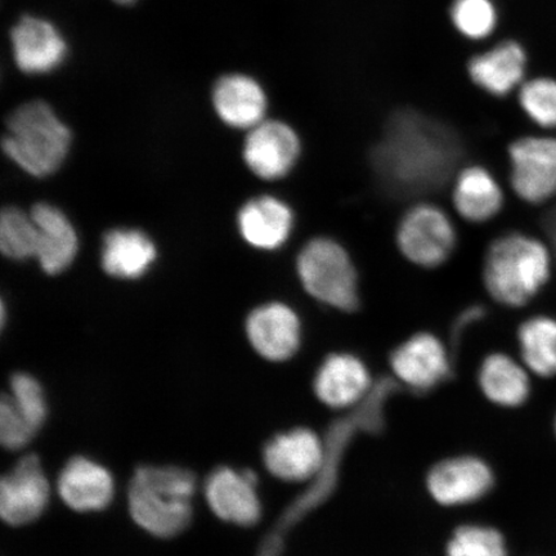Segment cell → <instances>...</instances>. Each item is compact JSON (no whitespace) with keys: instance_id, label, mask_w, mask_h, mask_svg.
Wrapping results in <instances>:
<instances>
[{"instance_id":"6da1fadb","label":"cell","mask_w":556,"mask_h":556,"mask_svg":"<svg viewBox=\"0 0 556 556\" xmlns=\"http://www.w3.org/2000/svg\"><path fill=\"white\" fill-rule=\"evenodd\" d=\"M460 152L456 137L442 125L405 114L389 123L372 151V164L393 193L417 197L447 182Z\"/></svg>"},{"instance_id":"7a4b0ae2","label":"cell","mask_w":556,"mask_h":556,"mask_svg":"<svg viewBox=\"0 0 556 556\" xmlns=\"http://www.w3.org/2000/svg\"><path fill=\"white\" fill-rule=\"evenodd\" d=\"M197 475L178 465H141L131 476L127 503L135 525L150 536L169 540L193 520Z\"/></svg>"},{"instance_id":"3957f363","label":"cell","mask_w":556,"mask_h":556,"mask_svg":"<svg viewBox=\"0 0 556 556\" xmlns=\"http://www.w3.org/2000/svg\"><path fill=\"white\" fill-rule=\"evenodd\" d=\"M553 261L552 247L532 235L498 236L486 248L483 258L486 294L503 307H526L551 281Z\"/></svg>"},{"instance_id":"277c9868","label":"cell","mask_w":556,"mask_h":556,"mask_svg":"<svg viewBox=\"0 0 556 556\" xmlns=\"http://www.w3.org/2000/svg\"><path fill=\"white\" fill-rule=\"evenodd\" d=\"M70 146L72 131L43 101L23 104L7 121L4 154L33 177H48L58 170Z\"/></svg>"},{"instance_id":"5b68a950","label":"cell","mask_w":556,"mask_h":556,"mask_svg":"<svg viewBox=\"0 0 556 556\" xmlns=\"http://www.w3.org/2000/svg\"><path fill=\"white\" fill-rule=\"evenodd\" d=\"M296 274L313 301L344 313L359 308V276L352 255L342 242L316 236L296 256Z\"/></svg>"},{"instance_id":"8992f818","label":"cell","mask_w":556,"mask_h":556,"mask_svg":"<svg viewBox=\"0 0 556 556\" xmlns=\"http://www.w3.org/2000/svg\"><path fill=\"white\" fill-rule=\"evenodd\" d=\"M395 245L414 266H443L457 247V231L450 214L440 205L420 201L408 207L395 228Z\"/></svg>"},{"instance_id":"52a82bcc","label":"cell","mask_w":556,"mask_h":556,"mask_svg":"<svg viewBox=\"0 0 556 556\" xmlns=\"http://www.w3.org/2000/svg\"><path fill=\"white\" fill-rule=\"evenodd\" d=\"M510 187L530 205H542L556 199V137L526 136L507 149Z\"/></svg>"},{"instance_id":"ba28073f","label":"cell","mask_w":556,"mask_h":556,"mask_svg":"<svg viewBox=\"0 0 556 556\" xmlns=\"http://www.w3.org/2000/svg\"><path fill=\"white\" fill-rule=\"evenodd\" d=\"M328 446L324 438L305 427L281 432L264 444V468L278 481L307 483L321 476L328 464Z\"/></svg>"},{"instance_id":"9c48e42d","label":"cell","mask_w":556,"mask_h":556,"mask_svg":"<svg viewBox=\"0 0 556 556\" xmlns=\"http://www.w3.org/2000/svg\"><path fill=\"white\" fill-rule=\"evenodd\" d=\"M51 496L52 485L40 457L24 455L0 481V517L11 527L29 526L43 516Z\"/></svg>"},{"instance_id":"30bf717a","label":"cell","mask_w":556,"mask_h":556,"mask_svg":"<svg viewBox=\"0 0 556 556\" xmlns=\"http://www.w3.org/2000/svg\"><path fill=\"white\" fill-rule=\"evenodd\" d=\"M260 478L252 469L218 467L208 472L204 497L208 509L225 523L254 527L263 517Z\"/></svg>"},{"instance_id":"8fae6325","label":"cell","mask_w":556,"mask_h":556,"mask_svg":"<svg viewBox=\"0 0 556 556\" xmlns=\"http://www.w3.org/2000/svg\"><path fill=\"white\" fill-rule=\"evenodd\" d=\"M245 331L254 352L268 363H287L303 343L302 318L283 302L262 304L250 312Z\"/></svg>"},{"instance_id":"7c38bea8","label":"cell","mask_w":556,"mask_h":556,"mask_svg":"<svg viewBox=\"0 0 556 556\" xmlns=\"http://www.w3.org/2000/svg\"><path fill=\"white\" fill-rule=\"evenodd\" d=\"M242 156L256 177L280 180L294 170L301 159L302 139L288 123L264 121L249 130Z\"/></svg>"},{"instance_id":"4fadbf2b","label":"cell","mask_w":556,"mask_h":556,"mask_svg":"<svg viewBox=\"0 0 556 556\" xmlns=\"http://www.w3.org/2000/svg\"><path fill=\"white\" fill-rule=\"evenodd\" d=\"M495 475L483 458L463 455L437 463L427 476V490L437 504L467 506L489 495Z\"/></svg>"},{"instance_id":"5bb4252c","label":"cell","mask_w":556,"mask_h":556,"mask_svg":"<svg viewBox=\"0 0 556 556\" xmlns=\"http://www.w3.org/2000/svg\"><path fill=\"white\" fill-rule=\"evenodd\" d=\"M374 379L365 361L350 352L329 354L313 378V392L324 406L346 412L372 392Z\"/></svg>"},{"instance_id":"9a60e30c","label":"cell","mask_w":556,"mask_h":556,"mask_svg":"<svg viewBox=\"0 0 556 556\" xmlns=\"http://www.w3.org/2000/svg\"><path fill=\"white\" fill-rule=\"evenodd\" d=\"M392 372L403 386L427 392L451 372V357L442 340L429 331L414 333L391 354Z\"/></svg>"},{"instance_id":"2e32d148","label":"cell","mask_w":556,"mask_h":556,"mask_svg":"<svg viewBox=\"0 0 556 556\" xmlns=\"http://www.w3.org/2000/svg\"><path fill=\"white\" fill-rule=\"evenodd\" d=\"M55 492L70 510L101 513L113 504L116 483L113 472L85 455L70 457L55 479Z\"/></svg>"},{"instance_id":"e0dca14e","label":"cell","mask_w":556,"mask_h":556,"mask_svg":"<svg viewBox=\"0 0 556 556\" xmlns=\"http://www.w3.org/2000/svg\"><path fill=\"white\" fill-rule=\"evenodd\" d=\"M13 58L21 72L29 75L52 73L64 64L67 45L50 21L25 16L11 33Z\"/></svg>"},{"instance_id":"ac0fdd59","label":"cell","mask_w":556,"mask_h":556,"mask_svg":"<svg viewBox=\"0 0 556 556\" xmlns=\"http://www.w3.org/2000/svg\"><path fill=\"white\" fill-rule=\"evenodd\" d=\"M238 225L241 238L250 247L274 252L281 249L293 235L295 214L283 200L263 194L241 207Z\"/></svg>"},{"instance_id":"d6986e66","label":"cell","mask_w":556,"mask_h":556,"mask_svg":"<svg viewBox=\"0 0 556 556\" xmlns=\"http://www.w3.org/2000/svg\"><path fill=\"white\" fill-rule=\"evenodd\" d=\"M452 205L468 224L482 225L495 219L505 205L502 185L483 165L464 166L455 174Z\"/></svg>"},{"instance_id":"ffe728a7","label":"cell","mask_w":556,"mask_h":556,"mask_svg":"<svg viewBox=\"0 0 556 556\" xmlns=\"http://www.w3.org/2000/svg\"><path fill=\"white\" fill-rule=\"evenodd\" d=\"M213 106L219 119L236 129H253L266 121V90L243 74L226 75L215 83Z\"/></svg>"},{"instance_id":"44dd1931","label":"cell","mask_w":556,"mask_h":556,"mask_svg":"<svg viewBox=\"0 0 556 556\" xmlns=\"http://www.w3.org/2000/svg\"><path fill=\"white\" fill-rule=\"evenodd\" d=\"M38 228V247L35 260L47 275L64 273L76 258L79 250L78 233L66 215L51 204L39 203L31 208Z\"/></svg>"},{"instance_id":"7402d4cb","label":"cell","mask_w":556,"mask_h":556,"mask_svg":"<svg viewBox=\"0 0 556 556\" xmlns=\"http://www.w3.org/2000/svg\"><path fill=\"white\" fill-rule=\"evenodd\" d=\"M527 54L517 41H503L469 62L472 83L493 97H506L525 83Z\"/></svg>"},{"instance_id":"603a6c76","label":"cell","mask_w":556,"mask_h":556,"mask_svg":"<svg viewBox=\"0 0 556 556\" xmlns=\"http://www.w3.org/2000/svg\"><path fill=\"white\" fill-rule=\"evenodd\" d=\"M478 382L484 397L504 408L523 406L531 395L530 371L509 354L491 353L479 367Z\"/></svg>"},{"instance_id":"cb8c5ba5","label":"cell","mask_w":556,"mask_h":556,"mask_svg":"<svg viewBox=\"0 0 556 556\" xmlns=\"http://www.w3.org/2000/svg\"><path fill=\"white\" fill-rule=\"evenodd\" d=\"M157 258L154 241L137 229H113L104 236L102 268L123 280H137L148 274Z\"/></svg>"},{"instance_id":"d4e9b609","label":"cell","mask_w":556,"mask_h":556,"mask_svg":"<svg viewBox=\"0 0 556 556\" xmlns=\"http://www.w3.org/2000/svg\"><path fill=\"white\" fill-rule=\"evenodd\" d=\"M521 363L540 378L556 377V318L536 315L518 328Z\"/></svg>"},{"instance_id":"484cf974","label":"cell","mask_w":556,"mask_h":556,"mask_svg":"<svg viewBox=\"0 0 556 556\" xmlns=\"http://www.w3.org/2000/svg\"><path fill=\"white\" fill-rule=\"evenodd\" d=\"M38 228L31 217L17 207H5L0 217V249L10 260L35 258Z\"/></svg>"},{"instance_id":"4316f807","label":"cell","mask_w":556,"mask_h":556,"mask_svg":"<svg viewBox=\"0 0 556 556\" xmlns=\"http://www.w3.org/2000/svg\"><path fill=\"white\" fill-rule=\"evenodd\" d=\"M16 412L39 434L50 414L43 386L31 374L16 372L10 379V391L4 393Z\"/></svg>"},{"instance_id":"83f0119b","label":"cell","mask_w":556,"mask_h":556,"mask_svg":"<svg viewBox=\"0 0 556 556\" xmlns=\"http://www.w3.org/2000/svg\"><path fill=\"white\" fill-rule=\"evenodd\" d=\"M446 556H509L504 534L495 527L464 525L452 534Z\"/></svg>"},{"instance_id":"f1b7e54d","label":"cell","mask_w":556,"mask_h":556,"mask_svg":"<svg viewBox=\"0 0 556 556\" xmlns=\"http://www.w3.org/2000/svg\"><path fill=\"white\" fill-rule=\"evenodd\" d=\"M521 110L541 129H556V80L534 78L518 89Z\"/></svg>"},{"instance_id":"f546056e","label":"cell","mask_w":556,"mask_h":556,"mask_svg":"<svg viewBox=\"0 0 556 556\" xmlns=\"http://www.w3.org/2000/svg\"><path fill=\"white\" fill-rule=\"evenodd\" d=\"M451 18L464 37L483 40L496 29L497 10L492 0H455Z\"/></svg>"},{"instance_id":"4dcf8cb0","label":"cell","mask_w":556,"mask_h":556,"mask_svg":"<svg viewBox=\"0 0 556 556\" xmlns=\"http://www.w3.org/2000/svg\"><path fill=\"white\" fill-rule=\"evenodd\" d=\"M38 433L27 424L7 395L0 401V443L5 450L23 451L34 441Z\"/></svg>"},{"instance_id":"1f68e13d","label":"cell","mask_w":556,"mask_h":556,"mask_svg":"<svg viewBox=\"0 0 556 556\" xmlns=\"http://www.w3.org/2000/svg\"><path fill=\"white\" fill-rule=\"evenodd\" d=\"M545 231L551 241L554 255L556 256V205L547 213L545 218Z\"/></svg>"},{"instance_id":"d6a6232c","label":"cell","mask_w":556,"mask_h":556,"mask_svg":"<svg viewBox=\"0 0 556 556\" xmlns=\"http://www.w3.org/2000/svg\"><path fill=\"white\" fill-rule=\"evenodd\" d=\"M113 2L122 5L134 4L137 0H113Z\"/></svg>"},{"instance_id":"836d02e7","label":"cell","mask_w":556,"mask_h":556,"mask_svg":"<svg viewBox=\"0 0 556 556\" xmlns=\"http://www.w3.org/2000/svg\"><path fill=\"white\" fill-rule=\"evenodd\" d=\"M554 429H555V435H556V416H555V421H554Z\"/></svg>"}]
</instances>
